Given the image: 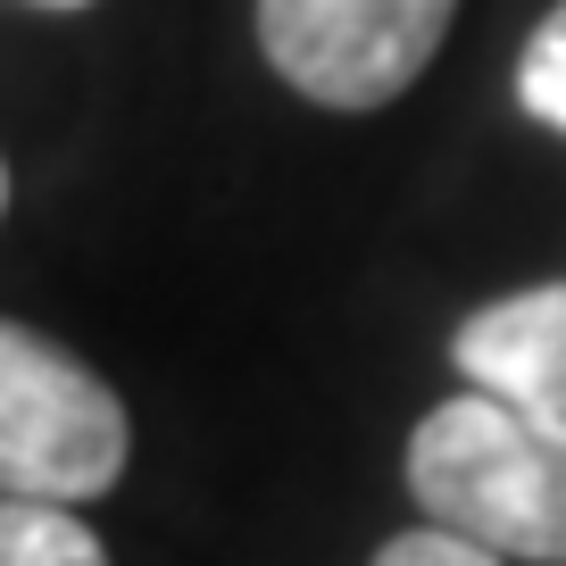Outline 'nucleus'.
Instances as JSON below:
<instances>
[{
  "mask_svg": "<svg viewBox=\"0 0 566 566\" xmlns=\"http://www.w3.org/2000/svg\"><path fill=\"white\" fill-rule=\"evenodd\" d=\"M408 492L424 525L492 558L566 566V433L467 384L408 433Z\"/></svg>",
  "mask_w": 566,
  "mask_h": 566,
  "instance_id": "1",
  "label": "nucleus"
},
{
  "mask_svg": "<svg viewBox=\"0 0 566 566\" xmlns=\"http://www.w3.org/2000/svg\"><path fill=\"white\" fill-rule=\"evenodd\" d=\"M125 400L75 350L0 317V500H101L125 475Z\"/></svg>",
  "mask_w": 566,
  "mask_h": 566,
  "instance_id": "2",
  "label": "nucleus"
},
{
  "mask_svg": "<svg viewBox=\"0 0 566 566\" xmlns=\"http://www.w3.org/2000/svg\"><path fill=\"white\" fill-rule=\"evenodd\" d=\"M459 0H259V51L317 108H391L442 51Z\"/></svg>",
  "mask_w": 566,
  "mask_h": 566,
  "instance_id": "3",
  "label": "nucleus"
},
{
  "mask_svg": "<svg viewBox=\"0 0 566 566\" xmlns=\"http://www.w3.org/2000/svg\"><path fill=\"white\" fill-rule=\"evenodd\" d=\"M450 367L475 391L566 433V283H533V292L475 308L450 334Z\"/></svg>",
  "mask_w": 566,
  "mask_h": 566,
  "instance_id": "4",
  "label": "nucleus"
},
{
  "mask_svg": "<svg viewBox=\"0 0 566 566\" xmlns=\"http://www.w3.org/2000/svg\"><path fill=\"white\" fill-rule=\"evenodd\" d=\"M0 566H108V549L59 500H0Z\"/></svg>",
  "mask_w": 566,
  "mask_h": 566,
  "instance_id": "5",
  "label": "nucleus"
},
{
  "mask_svg": "<svg viewBox=\"0 0 566 566\" xmlns=\"http://www.w3.org/2000/svg\"><path fill=\"white\" fill-rule=\"evenodd\" d=\"M516 108H525L533 125H549V134H566V0L525 34V51H516Z\"/></svg>",
  "mask_w": 566,
  "mask_h": 566,
  "instance_id": "6",
  "label": "nucleus"
},
{
  "mask_svg": "<svg viewBox=\"0 0 566 566\" xmlns=\"http://www.w3.org/2000/svg\"><path fill=\"white\" fill-rule=\"evenodd\" d=\"M375 566H509V558H492V549L459 542V533H442V525H417V533L375 549Z\"/></svg>",
  "mask_w": 566,
  "mask_h": 566,
  "instance_id": "7",
  "label": "nucleus"
},
{
  "mask_svg": "<svg viewBox=\"0 0 566 566\" xmlns=\"http://www.w3.org/2000/svg\"><path fill=\"white\" fill-rule=\"evenodd\" d=\"M34 9H92V0H34Z\"/></svg>",
  "mask_w": 566,
  "mask_h": 566,
  "instance_id": "8",
  "label": "nucleus"
},
{
  "mask_svg": "<svg viewBox=\"0 0 566 566\" xmlns=\"http://www.w3.org/2000/svg\"><path fill=\"white\" fill-rule=\"evenodd\" d=\"M0 209H9V167H0Z\"/></svg>",
  "mask_w": 566,
  "mask_h": 566,
  "instance_id": "9",
  "label": "nucleus"
}]
</instances>
